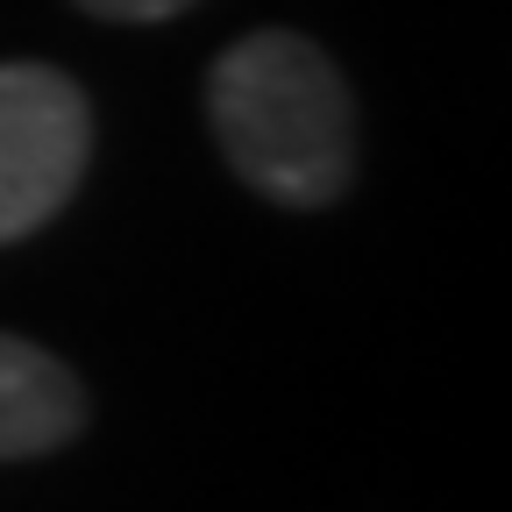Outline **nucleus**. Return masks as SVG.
I'll use <instances>...</instances> for the list:
<instances>
[{
	"label": "nucleus",
	"mask_w": 512,
	"mask_h": 512,
	"mask_svg": "<svg viewBox=\"0 0 512 512\" xmlns=\"http://www.w3.org/2000/svg\"><path fill=\"white\" fill-rule=\"evenodd\" d=\"M79 427H86L79 370L22 335H0V463L50 456V448L79 441Z\"/></svg>",
	"instance_id": "3"
},
{
	"label": "nucleus",
	"mask_w": 512,
	"mask_h": 512,
	"mask_svg": "<svg viewBox=\"0 0 512 512\" xmlns=\"http://www.w3.org/2000/svg\"><path fill=\"white\" fill-rule=\"evenodd\" d=\"M93 164V107L57 64H0V249L64 214Z\"/></svg>",
	"instance_id": "2"
},
{
	"label": "nucleus",
	"mask_w": 512,
	"mask_h": 512,
	"mask_svg": "<svg viewBox=\"0 0 512 512\" xmlns=\"http://www.w3.org/2000/svg\"><path fill=\"white\" fill-rule=\"evenodd\" d=\"M79 8L100 22H171L185 8H200V0H79Z\"/></svg>",
	"instance_id": "4"
},
{
	"label": "nucleus",
	"mask_w": 512,
	"mask_h": 512,
	"mask_svg": "<svg viewBox=\"0 0 512 512\" xmlns=\"http://www.w3.org/2000/svg\"><path fill=\"white\" fill-rule=\"evenodd\" d=\"M207 121L228 171L271 207H335L356 185V93L299 29H256L207 72Z\"/></svg>",
	"instance_id": "1"
}]
</instances>
